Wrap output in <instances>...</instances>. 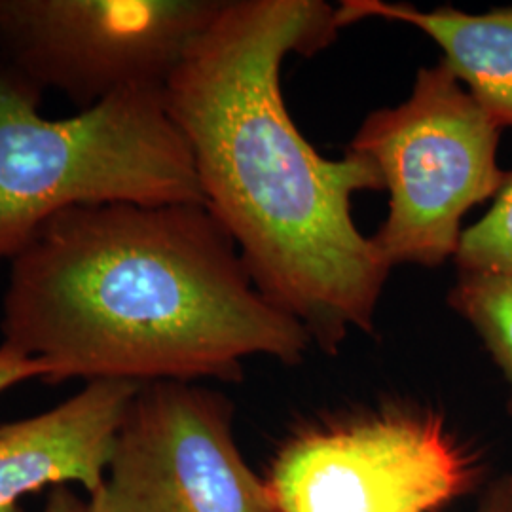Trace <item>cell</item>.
I'll return each mask as SVG.
<instances>
[{"mask_svg": "<svg viewBox=\"0 0 512 512\" xmlns=\"http://www.w3.org/2000/svg\"><path fill=\"white\" fill-rule=\"evenodd\" d=\"M338 31L321 0H222L164 86L205 207L258 291L330 355L351 330L372 332L391 272L351 215L355 194L384 190L378 167L351 150L323 158L281 93L283 59L327 48Z\"/></svg>", "mask_w": 512, "mask_h": 512, "instance_id": "cell-1", "label": "cell"}, {"mask_svg": "<svg viewBox=\"0 0 512 512\" xmlns=\"http://www.w3.org/2000/svg\"><path fill=\"white\" fill-rule=\"evenodd\" d=\"M8 264L2 344L46 384L238 382L243 361L296 365L313 344L203 203L73 207Z\"/></svg>", "mask_w": 512, "mask_h": 512, "instance_id": "cell-2", "label": "cell"}, {"mask_svg": "<svg viewBox=\"0 0 512 512\" xmlns=\"http://www.w3.org/2000/svg\"><path fill=\"white\" fill-rule=\"evenodd\" d=\"M42 93L0 61V260L59 213L97 203H203L164 88H135L52 120Z\"/></svg>", "mask_w": 512, "mask_h": 512, "instance_id": "cell-3", "label": "cell"}, {"mask_svg": "<svg viewBox=\"0 0 512 512\" xmlns=\"http://www.w3.org/2000/svg\"><path fill=\"white\" fill-rule=\"evenodd\" d=\"M499 133L444 61L418 71L399 107L366 116L348 150L378 167L389 192L387 219L370 238L389 268H437L456 256L461 220L507 179Z\"/></svg>", "mask_w": 512, "mask_h": 512, "instance_id": "cell-4", "label": "cell"}, {"mask_svg": "<svg viewBox=\"0 0 512 512\" xmlns=\"http://www.w3.org/2000/svg\"><path fill=\"white\" fill-rule=\"evenodd\" d=\"M476 480L475 454L418 404L310 423L279 446L264 478L275 512H437Z\"/></svg>", "mask_w": 512, "mask_h": 512, "instance_id": "cell-5", "label": "cell"}, {"mask_svg": "<svg viewBox=\"0 0 512 512\" xmlns=\"http://www.w3.org/2000/svg\"><path fill=\"white\" fill-rule=\"evenodd\" d=\"M222 0H0V61L80 110L164 88Z\"/></svg>", "mask_w": 512, "mask_h": 512, "instance_id": "cell-6", "label": "cell"}, {"mask_svg": "<svg viewBox=\"0 0 512 512\" xmlns=\"http://www.w3.org/2000/svg\"><path fill=\"white\" fill-rule=\"evenodd\" d=\"M90 512H275L234 437V408L186 382L139 387Z\"/></svg>", "mask_w": 512, "mask_h": 512, "instance_id": "cell-7", "label": "cell"}, {"mask_svg": "<svg viewBox=\"0 0 512 512\" xmlns=\"http://www.w3.org/2000/svg\"><path fill=\"white\" fill-rule=\"evenodd\" d=\"M139 387L90 382L46 412L0 423V512H23L25 497L59 486L95 494Z\"/></svg>", "mask_w": 512, "mask_h": 512, "instance_id": "cell-8", "label": "cell"}, {"mask_svg": "<svg viewBox=\"0 0 512 512\" xmlns=\"http://www.w3.org/2000/svg\"><path fill=\"white\" fill-rule=\"evenodd\" d=\"M408 23L439 44L446 67L499 129L512 128V6L467 14L452 6L420 10L385 0H344L338 27L361 19Z\"/></svg>", "mask_w": 512, "mask_h": 512, "instance_id": "cell-9", "label": "cell"}, {"mask_svg": "<svg viewBox=\"0 0 512 512\" xmlns=\"http://www.w3.org/2000/svg\"><path fill=\"white\" fill-rule=\"evenodd\" d=\"M448 304L476 330L503 372L512 412V274L459 272Z\"/></svg>", "mask_w": 512, "mask_h": 512, "instance_id": "cell-10", "label": "cell"}, {"mask_svg": "<svg viewBox=\"0 0 512 512\" xmlns=\"http://www.w3.org/2000/svg\"><path fill=\"white\" fill-rule=\"evenodd\" d=\"M454 262L459 272L512 274V173L488 213L461 232Z\"/></svg>", "mask_w": 512, "mask_h": 512, "instance_id": "cell-11", "label": "cell"}, {"mask_svg": "<svg viewBox=\"0 0 512 512\" xmlns=\"http://www.w3.org/2000/svg\"><path fill=\"white\" fill-rule=\"evenodd\" d=\"M44 368L37 361L25 357L16 349L0 344V395L10 391L12 387L29 382L42 380Z\"/></svg>", "mask_w": 512, "mask_h": 512, "instance_id": "cell-12", "label": "cell"}, {"mask_svg": "<svg viewBox=\"0 0 512 512\" xmlns=\"http://www.w3.org/2000/svg\"><path fill=\"white\" fill-rule=\"evenodd\" d=\"M42 512H90L88 499L74 494L71 486H59L48 492Z\"/></svg>", "mask_w": 512, "mask_h": 512, "instance_id": "cell-13", "label": "cell"}, {"mask_svg": "<svg viewBox=\"0 0 512 512\" xmlns=\"http://www.w3.org/2000/svg\"><path fill=\"white\" fill-rule=\"evenodd\" d=\"M476 512H512V492L509 478L495 482L490 492L484 495Z\"/></svg>", "mask_w": 512, "mask_h": 512, "instance_id": "cell-14", "label": "cell"}, {"mask_svg": "<svg viewBox=\"0 0 512 512\" xmlns=\"http://www.w3.org/2000/svg\"><path fill=\"white\" fill-rule=\"evenodd\" d=\"M509 478V484H511V492H512V476H507Z\"/></svg>", "mask_w": 512, "mask_h": 512, "instance_id": "cell-15", "label": "cell"}]
</instances>
